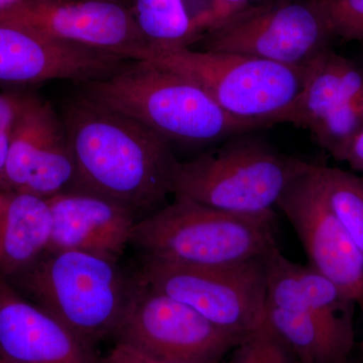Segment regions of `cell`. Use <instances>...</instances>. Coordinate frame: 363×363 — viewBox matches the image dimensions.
I'll return each instance as SVG.
<instances>
[{
	"instance_id": "1",
	"label": "cell",
	"mask_w": 363,
	"mask_h": 363,
	"mask_svg": "<svg viewBox=\"0 0 363 363\" xmlns=\"http://www.w3.org/2000/svg\"><path fill=\"white\" fill-rule=\"evenodd\" d=\"M60 114L75 164L73 190L111 200L138 217L166 205L180 162L166 138L81 90L64 99Z\"/></svg>"
},
{
	"instance_id": "2",
	"label": "cell",
	"mask_w": 363,
	"mask_h": 363,
	"mask_svg": "<svg viewBox=\"0 0 363 363\" xmlns=\"http://www.w3.org/2000/svg\"><path fill=\"white\" fill-rule=\"evenodd\" d=\"M79 86L169 143L201 147L267 128L230 116L194 81L147 60L128 61L111 77Z\"/></svg>"
},
{
	"instance_id": "3",
	"label": "cell",
	"mask_w": 363,
	"mask_h": 363,
	"mask_svg": "<svg viewBox=\"0 0 363 363\" xmlns=\"http://www.w3.org/2000/svg\"><path fill=\"white\" fill-rule=\"evenodd\" d=\"M117 260L80 250H47L16 274L30 301L95 348L116 338L136 288Z\"/></svg>"
},
{
	"instance_id": "4",
	"label": "cell",
	"mask_w": 363,
	"mask_h": 363,
	"mask_svg": "<svg viewBox=\"0 0 363 363\" xmlns=\"http://www.w3.org/2000/svg\"><path fill=\"white\" fill-rule=\"evenodd\" d=\"M130 245L143 257L173 264H238L278 247L277 214L230 213L175 195L173 202L136 221Z\"/></svg>"
},
{
	"instance_id": "5",
	"label": "cell",
	"mask_w": 363,
	"mask_h": 363,
	"mask_svg": "<svg viewBox=\"0 0 363 363\" xmlns=\"http://www.w3.org/2000/svg\"><path fill=\"white\" fill-rule=\"evenodd\" d=\"M247 135L192 161L179 162L173 194L241 215L274 213L286 189L311 162L281 152Z\"/></svg>"
},
{
	"instance_id": "6",
	"label": "cell",
	"mask_w": 363,
	"mask_h": 363,
	"mask_svg": "<svg viewBox=\"0 0 363 363\" xmlns=\"http://www.w3.org/2000/svg\"><path fill=\"white\" fill-rule=\"evenodd\" d=\"M145 60L194 81L230 116L267 128L292 104L305 78L306 66L193 48L150 52Z\"/></svg>"
},
{
	"instance_id": "7",
	"label": "cell",
	"mask_w": 363,
	"mask_h": 363,
	"mask_svg": "<svg viewBox=\"0 0 363 363\" xmlns=\"http://www.w3.org/2000/svg\"><path fill=\"white\" fill-rule=\"evenodd\" d=\"M264 255L217 267L186 266L143 257L133 276L138 283L180 301L215 326L243 338L264 322Z\"/></svg>"
},
{
	"instance_id": "8",
	"label": "cell",
	"mask_w": 363,
	"mask_h": 363,
	"mask_svg": "<svg viewBox=\"0 0 363 363\" xmlns=\"http://www.w3.org/2000/svg\"><path fill=\"white\" fill-rule=\"evenodd\" d=\"M332 38L318 0H267L231 14L193 49L305 67Z\"/></svg>"
},
{
	"instance_id": "9",
	"label": "cell",
	"mask_w": 363,
	"mask_h": 363,
	"mask_svg": "<svg viewBox=\"0 0 363 363\" xmlns=\"http://www.w3.org/2000/svg\"><path fill=\"white\" fill-rule=\"evenodd\" d=\"M116 339L169 363H220L242 338L136 281Z\"/></svg>"
},
{
	"instance_id": "10",
	"label": "cell",
	"mask_w": 363,
	"mask_h": 363,
	"mask_svg": "<svg viewBox=\"0 0 363 363\" xmlns=\"http://www.w3.org/2000/svg\"><path fill=\"white\" fill-rule=\"evenodd\" d=\"M277 123L309 130L320 147L345 162L363 128V70L327 48L306 65L302 89Z\"/></svg>"
},
{
	"instance_id": "11",
	"label": "cell",
	"mask_w": 363,
	"mask_h": 363,
	"mask_svg": "<svg viewBox=\"0 0 363 363\" xmlns=\"http://www.w3.org/2000/svg\"><path fill=\"white\" fill-rule=\"evenodd\" d=\"M75 178V164L61 114L48 100L28 94L0 176V191L49 199L73 190Z\"/></svg>"
},
{
	"instance_id": "12",
	"label": "cell",
	"mask_w": 363,
	"mask_h": 363,
	"mask_svg": "<svg viewBox=\"0 0 363 363\" xmlns=\"http://www.w3.org/2000/svg\"><path fill=\"white\" fill-rule=\"evenodd\" d=\"M72 44L145 60L149 45L121 0H30L0 18Z\"/></svg>"
},
{
	"instance_id": "13",
	"label": "cell",
	"mask_w": 363,
	"mask_h": 363,
	"mask_svg": "<svg viewBox=\"0 0 363 363\" xmlns=\"http://www.w3.org/2000/svg\"><path fill=\"white\" fill-rule=\"evenodd\" d=\"M277 207L295 229L309 266L359 305L363 301V255L325 201L314 164L289 185Z\"/></svg>"
},
{
	"instance_id": "14",
	"label": "cell",
	"mask_w": 363,
	"mask_h": 363,
	"mask_svg": "<svg viewBox=\"0 0 363 363\" xmlns=\"http://www.w3.org/2000/svg\"><path fill=\"white\" fill-rule=\"evenodd\" d=\"M130 60L64 42L18 23L0 21V82L83 84L111 77Z\"/></svg>"
},
{
	"instance_id": "15",
	"label": "cell",
	"mask_w": 363,
	"mask_h": 363,
	"mask_svg": "<svg viewBox=\"0 0 363 363\" xmlns=\"http://www.w3.org/2000/svg\"><path fill=\"white\" fill-rule=\"evenodd\" d=\"M0 358L9 363H100L94 347L0 277Z\"/></svg>"
},
{
	"instance_id": "16",
	"label": "cell",
	"mask_w": 363,
	"mask_h": 363,
	"mask_svg": "<svg viewBox=\"0 0 363 363\" xmlns=\"http://www.w3.org/2000/svg\"><path fill=\"white\" fill-rule=\"evenodd\" d=\"M52 214L48 250H80L118 259L130 245L138 217L128 208L84 191L47 199Z\"/></svg>"
},
{
	"instance_id": "17",
	"label": "cell",
	"mask_w": 363,
	"mask_h": 363,
	"mask_svg": "<svg viewBox=\"0 0 363 363\" xmlns=\"http://www.w3.org/2000/svg\"><path fill=\"white\" fill-rule=\"evenodd\" d=\"M267 305L286 311L352 321L357 303L311 266L289 259L278 247L264 255Z\"/></svg>"
},
{
	"instance_id": "18",
	"label": "cell",
	"mask_w": 363,
	"mask_h": 363,
	"mask_svg": "<svg viewBox=\"0 0 363 363\" xmlns=\"http://www.w3.org/2000/svg\"><path fill=\"white\" fill-rule=\"evenodd\" d=\"M52 214L47 199L0 191V277L25 271L49 247Z\"/></svg>"
},
{
	"instance_id": "19",
	"label": "cell",
	"mask_w": 363,
	"mask_h": 363,
	"mask_svg": "<svg viewBox=\"0 0 363 363\" xmlns=\"http://www.w3.org/2000/svg\"><path fill=\"white\" fill-rule=\"evenodd\" d=\"M264 324L298 363H350L354 343L350 320H330L267 305Z\"/></svg>"
},
{
	"instance_id": "20",
	"label": "cell",
	"mask_w": 363,
	"mask_h": 363,
	"mask_svg": "<svg viewBox=\"0 0 363 363\" xmlns=\"http://www.w3.org/2000/svg\"><path fill=\"white\" fill-rule=\"evenodd\" d=\"M125 4L149 54L193 48L206 33L199 0H125Z\"/></svg>"
},
{
	"instance_id": "21",
	"label": "cell",
	"mask_w": 363,
	"mask_h": 363,
	"mask_svg": "<svg viewBox=\"0 0 363 363\" xmlns=\"http://www.w3.org/2000/svg\"><path fill=\"white\" fill-rule=\"evenodd\" d=\"M314 172L325 201L363 255V179L315 164Z\"/></svg>"
},
{
	"instance_id": "22",
	"label": "cell",
	"mask_w": 363,
	"mask_h": 363,
	"mask_svg": "<svg viewBox=\"0 0 363 363\" xmlns=\"http://www.w3.org/2000/svg\"><path fill=\"white\" fill-rule=\"evenodd\" d=\"M234 350L233 363H298L283 341L264 323L241 339Z\"/></svg>"
},
{
	"instance_id": "23",
	"label": "cell",
	"mask_w": 363,
	"mask_h": 363,
	"mask_svg": "<svg viewBox=\"0 0 363 363\" xmlns=\"http://www.w3.org/2000/svg\"><path fill=\"white\" fill-rule=\"evenodd\" d=\"M333 38L363 40V0H318Z\"/></svg>"
},
{
	"instance_id": "24",
	"label": "cell",
	"mask_w": 363,
	"mask_h": 363,
	"mask_svg": "<svg viewBox=\"0 0 363 363\" xmlns=\"http://www.w3.org/2000/svg\"><path fill=\"white\" fill-rule=\"evenodd\" d=\"M28 93H0V176L6 166L14 128Z\"/></svg>"
},
{
	"instance_id": "25",
	"label": "cell",
	"mask_w": 363,
	"mask_h": 363,
	"mask_svg": "<svg viewBox=\"0 0 363 363\" xmlns=\"http://www.w3.org/2000/svg\"><path fill=\"white\" fill-rule=\"evenodd\" d=\"M100 363H169L138 350L130 344L116 341Z\"/></svg>"
},
{
	"instance_id": "26",
	"label": "cell",
	"mask_w": 363,
	"mask_h": 363,
	"mask_svg": "<svg viewBox=\"0 0 363 363\" xmlns=\"http://www.w3.org/2000/svg\"><path fill=\"white\" fill-rule=\"evenodd\" d=\"M351 168L363 175V128L351 145L346 161Z\"/></svg>"
},
{
	"instance_id": "27",
	"label": "cell",
	"mask_w": 363,
	"mask_h": 363,
	"mask_svg": "<svg viewBox=\"0 0 363 363\" xmlns=\"http://www.w3.org/2000/svg\"><path fill=\"white\" fill-rule=\"evenodd\" d=\"M28 1H30V0H0V18L23 6Z\"/></svg>"
},
{
	"instance_id": "28",
	"label": "cell",
	"mask_w": 363,
	"mask_h": 363,
	"mask_svg": "<svg viewBox=\"0 0 363 363\" xmlns=\"http://www.w3.org/2000/svg\"><path fill=\"white\" fill-rule=\"evenodd\" d=\"M225 4L234 7L236 9H242L245 7L255 6V4H262L267 0H223Z\"/></svg>"
},
{
	"instance_id": "29",
	"label": "cell",
	"mask_w": 363,
	"mask_h": 363,
	"mask_svg": "<svg viewBox=\"0 0 363 363\" xmlns=\"http://www.w3.org/2000/svg\"><path fill=\"white\" fill-rule=\"evenodd\" d=\"M0 363H9V362H4V359H1V358H0Z\"/></svg>"
},
{
	"instance_id": "30",
	"label": "cell",
	"mask_w": 363,
	"mask_h": 363,
	"mask_svg": "<svg viewBox=\"0 0 363 363\" xmlns=\"http://www.w3.org/2000/svg\"><path fill=\"white\" fill-rule=\"evenodd\" d=\"M360 307H362V311H363V301L362 303H360L359 304Z\"/></svg>"
},
{
	"instance_id": "31",
	"label": "cell",
	"mask_w": 363,
	"mask_h": 363,
	"mask_svg": "<svg viewBox=\"0 0 363 363\" xmlns=\"http://www.w3.org/2000/svg\"><path fill=\"white\" fill-rule=\"evenodd\" d=\"M362 352H363V339H362Z\"/></svg>"
},
{
	"instance_id": "32",
	"label": "cell",
	"mask_w": 363,
	"mask_h": 363,
	"mask_svg": "<svg viewBox=\"0 0 363 363\" xmlns=\"http://www.w3.org/2000/svg\"><path fill=\"white\" fill-rule=\"evenodd\" d=\"M121 1H123V4H125V0H121ZM125 6H126V4H125Z\"/></svg>"
},
{
	"instance_id": "33",
	"label": "cell",
	"mask_w": 363,
	"mask_h": 363,
	"mask_svg": "<svg viewBox=\"0 0 363 363\" xmlns=\"http://www.w3.org/2000/svg\"><path fill=\"white\" fill-rule=\"evenodd\" d=\"M229 363H233V362H229Z\"/></svg>"
}]
</instances>
